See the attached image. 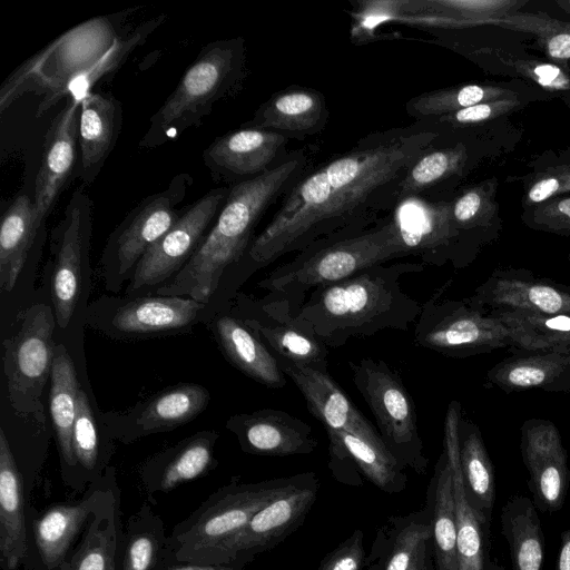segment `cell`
I'll list each match as a JSON object with an SVG mask.
<instances>
[{
  "instance_id": "cell-14",
  "label": "cell",
  "mask_w": 570,
  "mask_h": 570,
  "mask_svg": "<svg viewBox=\"0 0 570 570\" xmlns=\"http://www.w3.org/2000/svg\"><path fill=\"white\" fill-rule=\"evenodd\" d=\"M112 466L105 475L88 485L81 500L55 503L39 512L27 508L28 552L26 570H58L82 534L91 514L102 500Z\"/></svg>"
},
{
  "instance_id": "cell-33",
  "label": "cell",
  "mask_w": 570,
  "mask_h": 570,
  "mask_svg": "<svg viewBox=\"0 0 570 570\" xmlns=\"http://www.w3.org/2000/svg\"><path fill=\"white\" fill-rule=\"evenodd\" d=\"M79 389L72 358L62 344H56L50 374V414L59 448L62 481L77 492L81 491V487L72 450V428Z\"/></svg>"
},
{
  "instance_id": "cell-26",
  "label": "cell",
  "mask_w": 570,
  "mask_h": 570,
  "mask_svg": "<svg viewBox=\"0 0 570 570\" xmlns=\"http://www.w3.org/2000/svg\"><path fill=\"white\" fill-rule=\"evenodd\" d=\"M120 490L112 469L106 493L58 570H120Z\"/></svg>"
},
{
  "instance_id": "cell-60",
  "label": "cell",
  "mask_w": 570,
  "mask_h": 570,
  "mask_svg": "<svg viewBox=\"0 0 570 570\" xmlns=\"http://www.w3.org/2000/svg\"><path fill=\"white\" fill-rule=\"evenodd\" d=\"M568 262H569V264H570V254L568 255Z\"/></svg>"
},
{
  "instance_id": "cell-10",
  "label": "cell",
  "mask_w": 570,
  "mask_h": 570,
  "mask_svg": "<svg viewBox=\"0 0 570 570\" xmlns=\"http://www.w3.org/2000/svg\"><path fill=\"white\" fill-rule=\"evenodd\" d=\"M187 173L176 175L167 187L147 196L134 207L109 235L101 256L106 287L118 292L122 282L149 250L180 218L181 207L191 186Z\"/></svg>"
},
{
  "instance_id": "cell-56",
  "label": "cell",
  "mask_w": 570,
  "mask_h": 570,
  "mask_svg": "<svg viewBox=\"0 0 570 570\" xmlns=\"http://www.w3.org/2000/svg\"><path fill=\"white\" fill-rule=\"evenodd\" d=\"M406 570H435L431 539L425 540L420 546L414 559Z\"/></svg>"
},
{
  "instance_id": "cell-11",
  "label": "cell",
  "mask_w": 570,
  "mask_h": 570,
  "mask_svg": "<svg viewBox=\"0 0 570 570\" xmlns=\"http://www.w3.org/2000/svg\"><path fill=\"white\" fill-rule=\"evenodd\" d=\"M320 488L318 475L305 472L298 484L261 509L235 534L178 561L207 564L230 563L242 559L254 561L257 554L273 549L301 528L317 500Z\"/></svg>"
},
{
  "instance_id": "cell-20",
  "label": "cell",
  "mask_w": 570,
  "mask_h": 570,
  "mask_svg": "<svg viewBox=\"0 0 570 570\" xmlns=\"http://www.w3.org/2000/svg\"><path fill=\"white\" fill-rule=\"evenodd\" d=\"M285 136L242 127L216 138L203 153L213 179L230 186L254 178L282 163L289 153Z\"/></svg>"
},
{
  "instance_id": "cell-53",
  "label": "cell",
  "mask_w": 570,
  "mask_h": 570,
  "mask_svg": "<svg viewBox=\"0 0 570 570\" xmlns=\"http://www.w3.org/2000/svg\"><path fill=\"white\" fill-rule=\"evenodd\" d=\"M518 72L533 80L547 90L570 89L569 76L558 66L537 61H518L513 63Z\"/></svg>"
},
{
  "instance_id": "cell-9",
  "label": "cell",
  "mask_w": 570,
  "mask_h": 570,
  "mask_svg": "<svg viewBox=\"0 0 570 570\" xmlns=\"http://www.w3.org/2000/svg\"><path fill=\"white\" fill-rule=\"evenodd\" d=\"M449 283L439 288L423 305L414 323L416 346L446 357L465 358L512 351L514 342L509 328L489 312L476 308L465 298L444 297Z\"/></svg>"
},
{
  "instance_id": "cell-13",
  "label": "cell",
  "mask_w": 570,
  "mask_h": 570,
  "mask_svg": "<svg viewBox=\"0 0 570 570\" xmlns=\"http://www.w3.org/2000/svg\"><path fill=\"white\" fill-rule=\"evenodd\" d=\"M230 186L209 190L187 206L177 223L137 264L126 294L134 296L174 278L198 249L219 214Z\"/></svg>"
},
{
  "instance_id": "cell-51",
  "label": "cell",
  "mask_w": 570,
  "mask_h": 570,
  "mask_svg": "<svg viewBox=\"0 0 570 570\" xmlns=\"http://www.w3.org/2000/svg\"><path fill=\"white\" fill-rule=\"evenodd\" d=\"M365 559L364 533L355 529L322 559L316 570H364Z\"/></svg>"
},
{
  "instance_id": "cell-4",
  "label": "cell",
  "mask_w": 570,
  "mask_h": 570,
  "mask_svg": "<svg viewBox=\"0 0 570 570\" xmlns=\"http://www.w3.org/2000/svg\"><path fill=\"white\" fill-rule=\"evenodd\" d=\"M407 256L390 213L370 225L323 237L273 269L258 286L285 296L298 312L314 288Z\"/></svg>"
},
{
  "instance_id": "cell-28",
  "label": "cell",
  "mask_w": 570,
  "mask_h": 570,
  "mask_svg": "<svg viewBox=\"0 0 570 570\" xmlns=\"http://www.w3.org/2000/svg\"><path fill=\"white\" fill-rule=\"evenodd\" d=\"M24 479L11 445L0 429V570H19L28 552Z\"/></svg>"
},
{
  "instance_id": "cell-25",
  "label": "cell",
  "mask_w": 570,
  "mask_h": 570,
  "mask_svg": "<svg viewBox=\"0 0 570 570\" xmlns=\"http://www.w3.org/2000/svg\"><path fill=\"white\" fill-rule=\"evenodd\" d=\"M218 438L216 431H199L148 458L139 475L149 500L214 470L218 463L214 455Z\"/></svg>"
},
{
  "instance_id": "cell-36",
  "label": "cell",
  "mask_w": 570,
  "mask_h": 570,
  "mask_svg": "<svg viewBox=\"0 0 570 570\" xmlns=\"http://www.w3.org/2000/svg\"><path fill=\"white\" fill-rule=\"evenodd\" d=\"M442 137L415 160L399 183L393 195V207L411 197L438 199L450 181L463 176L470 163L468 145L464 141L441 145Z\"/></svg>"
},
{
  "instance_id": "cell-34",
  "label": "cell",
  "mask_w": 570,
  "mask_h": 570,
  "mask_svg": "<svg viewBox=\"0 0 570 570\" xmlns=\"http://www.w3.org/2000/svg\"><path fill=\"white\" fill-rule=\"evenodd\" d=\"M213 333L225 357L242 373L269 389L286 385L287 376L275 355L238 316L217 317Z\"/></svg>"
},
{
  "instance_id": "cell-27",
  "label": "cell",
  "mask_w": 570,
  "mask_h": 570,
  "mask_svg": "<svg viewBox=\"0 0 570 570\" xmlns=\"http://www.w3.org/2000/svg\"><path fill=\"white\" fill-rule=\"evenodd\" d=\"M462 415L460 402L451 401L443 426V450L453 479L459 570H487L490 530L481 523L466 500L460 468L458 429Z\"/></svg>"
},
{
  "instance_id": "cell-40",
  "label": "cell",
  "mask_w": 570,
  "mask_h": 570,
  "mask_svg": "<svg viewBox=\"0 0 570 570\" xmlns=\"http://www.w3.org/2000/svg\"><path fill=\"white\" fill-rule=\"evenodd\" d=\"M43 226L38 224L33 200L19 194L2 215L0 226V289L14 287L27 256Z\"/></svg>"
},
{
  "instance_id": "cell-23",
  "label": "cell",
  "mask_w": 570,
  "mask_h": 570,
  "mask_svg": "<svg viewBox=\"0 0 570 570\" xmlns=\"http://www.w3.org/2000/svg\"><path fill=\"white\" fill-rule=\"evenodd\" d=\"M80 101L68 97L65 107L51 121L45 136L33 196L40 226H43L55 207L75 167Z\"/></svg>"
},
{
  "instance_id": "cell-3",
  "label": "cell",
  "mask_w": 570,
  "mask_h": 570,
  "mask_svg": "<svg viewBox=\"0 0 570 570\" xmlns=\"http://www.w3.org/2000/svg\"><path fill=\"white\" fill-rule=\"evenodd\" d=\"M425 264H376L342 281L314 288L296 316L307 323L327 347L384 330L407 331L422 305L401 287V278L420 273Z\"/></svg>"
},
{
  "instance_id": "cell-32",
  "label": "cell",
  "mask_w": 570,
  "mask_h": 570,
  "mask_svg": "<svg viewBox=\"0 0 570 570\" xmlns=\"http://www.w3.org/2000/svg\"><path fill=\"white\" fill-rule=\"evenodd\" d=\"M497 190L498 180L493 177L451 198V218L459 235L454 268L461 269L472 264L482 247L498 236L500 222Z\"/></svg>"
},
{
  "instance_id": "cell-41",
  "label": "cell",
  "mask_w": 570,
  "mask_h": 570,
  "mask_svg": "<svg viewBox=\"0 0 570 570\" xmlns=\"http://www.w3.org/2000/svg\"><path fill=\"white\" fill-rule=\"evenodd\" d=\"M501 532L511 559V570H542L544 534L532 500L518 494L503 504Z\"/></svg>"
},
{
  "instance_id": "cell-50",
  "label": "cell",
  "mask_w": 570,
  "mask_h": 570,
  "mask_svg": "<svg viewBox=\"0 0 570 570\" xmlns=\"http://www.w3.org/2000/svg\"><path fill=\"white\" fill-rule=\"evenodd\" d=\"M521 219L531 229L570 237V194L523 208Z\"/></svg>"
},
{
  "instance_id": "cell-18",
  "label": "cell",
  "mask_w": 570,
  "mask_h": 570,
  "mask_svg": "<svg viewBox=\"0 0 570 570\" xmlns=\"http://www.w3.org/2000/svg\"><path fill=\"white\" fill-rule=\"evenodd\" d=\"M520 450L529 473L528 488L538 511L562 509L569 488L568 454L552 421L529 419L522 423Z\"/></svg>"
},
{
  "instance_id": "cell-52",
  "label": "cell",
  "mask_w": 570,
  "mask_h": 570,
  "mask_svg": "<svg viewBox=\"0 0 570 570\" xmlns=\"http://www.w3.org/2000/svg\"><path fill=\"white\" fill-rule=\"evenodd\" d=\"M328 438V468L333 476L348 485L362 484L358 469L346 448L331 429H324Z\"/></svg>"
},
{
  "instance_id": "cell-54",
  "label": "cell",
  "mask_w": 570,
  "mask_h": 570,
  "mask_svg": "<svg viewBox=\"0 0 570 570\" xmlns=\"http://www.w3.org/2000/svg\"><path fill=\"white\" fill-rule=\"evenodd\" d=\"M539 42L549 58L570 59V23L557 21L548 33L539 38Z\"/></svg>"
},
{
  "instance_id": "cell-8",
  "label": "cell",
  "mask_w": 570,
  "mask_h": 570,
  "mask_svg": "<svg viewBox=\"0 0 570 570\" xmlns=\"http://www.w3.org/2000/svg\"><path fill=\"white\" fill-rule=\"evenodd\" d=\"M352 382L370 407L380 436L403 468L425 474L429 459L417 428L413 400L400 375L381 358L348 362Z\"/></svg>"
},
{
  "instance_id": "cell-16",
  "label": "cell",
  "mask_w": 570,
  "mask_h": 570,
  "mask_svg": "<svg viewBox=\"0 0 570 570\" xmlns=\"http://www.w3.org/2000/svg\"><path fill=\"white\" fill-rule=\"evenodd\" d=\"M91 228L92 200L83 190L77 189L69 198L61 219L52 229L56 257L51 297L56 322L61 328L67 327L76 309Z\"/></svg>"
},
{
  "instance_id": "cell-17",
  "label": "cell",
  "mask_w": 570,
  "mask_h": 570,
  "mask_svg": "<svg viewBox=\"0 0 570 570\" xmlns=\"http://www.w3.org/2000/svg\"><path fill=\"white\" fill-rule=\"evenodd\" d=\"M465 299L485 312L503 309L570 316V286L525 268L494 269Z\"/></svg>"
},
{
  "instance_id": "cell-5",
  "label": "cell",
  "mask_w": 570,
  "mask_h": 570,
  "mask_svg": "<svg viewBox=\"0 0 570 570\" xmlns=\"http://www.w3.org/2000/svg\"><path fill=\"white\" fill-rule=\"evenodd\" d=\"M246 76L243 37L207 43L151 116L140 146L155 148L198 127L218 101L235 96L243 88Z\"/></svg>"
},
{
  "instance_id": "cell-1",
  "label": "cell",
  "mask_w": 570,
  "mask_h": 570,
  "mask_svg": "<svg viewBox=\"0 0 570 570\" xmlns=\"http://www.w3.org/2000/svg\"><path fill=\"white\" fill-rule=\"evenodd\" d=\"M442 136L423 121L363 136L294 184L245 256L264 267L323 237L377 222L393 209L396 186L411 166Z\"/></svg>"
},
{
  "instance_id": "cell-43",
  "label": "cell",
  "mask_w": 570,
  "mask_h": 570,
  "mask_svg": "<svg viewBox=\"0 0 570 570\" xmlns=\"http://www.w3.org/2000/svg\"><path fill=\"white\" fill-rule=\"evenodd\" d=\"M511 332L514 352L570 350V316L490 311Z\"/></svg>"
},
{
  "instance_id": "cell-19",
  "label": "cell",
  "mask_w": 570,
  "mask_h": 570,
  "mask_svg": "<svg viewBox=\"0 0 570 570\" xmlns=\"http://www.w3.org/2000/svg\"><path fill=\"white\" fill-rule=\"evenodd\" d=\"M390 216L407 256H417L425 265L453 266L459 235L451 218V199L406 198Z\"/></svg>"
},
{
  "instance_id": "cell-31",
  "label": "cell",
  "mask_w": 570,
  "mask_h": 570,
  "mask_svg": "<svg viewBox=\"0 0 570 570\" xmlns=\"http://www.w3.org/2000/svg\"><path fill=\"white\" fill-rule=\"evenodd\" d=\"M485 385L504 393H570V350L514 352L488 370Z\"/></svg>"
},
{
  "instance_id": "cell-48",
  "label": "cell",
  "mask_w": 570,
  "mask_h": 570,
  "mask_svg": "<svg viewBox=\"0 0 570 570\" xmlns=\"http://www.w3.org/2000/svg\"><path fill=\"white\" fill-rule=\"evenodd\" d=\"M524 181L522 207H531L570 193V160H554L520 178Z\"/></svg>"
},
{
  "instance_id": "cell-58",
  "label": "cell",
  "mask_w": 570,
  "mask_h": 570,
  "mask_svg": "<svg viewBox=\"0 0 570 570\" xmlns=\"http://www.w3.org/2000/svg\"><path fill=\"white\" fill-rule=\"evenodd\" d=\"M487 570H505L503 566L499 564L495 561H489L487 566Z\"/></svg>"
},
{
  "instance_id": "cell-57",
  "label": "cell",
  "mask_w": 570,
  "mask_h": 570,
  "mask_svg": "<svg viewBox=\"0 0 570 570\" xmlns=\"http://www.w3.org/2000/svg\"><path fill=\"white\" fill-rule=\"evenodd\" d=\"M556 570H570V528L561 534Z\"/></svg>"
},
{
  "instance_id": "cell-47",
  "label": "cell",
  "mask_w": 570,
  "mask_h": 570,
  "mask_svg": "<svg viewBox=\"0 0 570 570\" xmlns=\"http://www.w3.org/2000/svg\"><path fill=\"white\" fill-rule=\"evenodd\" d=\"M161 21L163 17L146 21L138 26L128 37H119L91 68L68 83L61 92L59 101L68 97L81 100L85 95L92 91L91 89L99 80H102L108 73L117 70L130 52L141 45L147 36H149Z\"/></svg>"
},
{
  "instance_id": "cell-37",
  "label": "cell",
  "mask_w": 570,
  "mask_h": 570,
  "mask_svg": "<svg viewBox=\"0 0 570 570\" xmlns=\"http://www.w3.org/2000/svg\"><path fill=\"white\" fill-rule=\"evenodd\" d=\"M209 400L208 390L199 384L179 383L167 387L137 411L134 428L124 438V442L181 426L199 415Z\"/></svg>"
},
{
  "instance_id": "cell-35",
  "label": "cell",
  "mask_w": 570,
  "mask_h": 570,
  "mask_svg": "<svg viewBox=\"0 0 570 570\" xmlns=\"http://www.w3.org/2000/svg\"><path fill=\"white\" fill-rule=\"evenodd\" d=\"M431 539L426 505L403 515H391L376 530L364 570H406L420 546Z\"/></svg>"
},
{
  "instance_id": "cell-42",
  "label": "cell",
  "mask_w": 570,
  "mask_h": 570,
  "mask_svg": "<svg viewBox=\"0 0 570 570\" xmlns=\"http://www.w3.org/2000/svg\"><path fill=\"white\" fill-rule=\"evenodd\" d=\"M167 539L161 518L149 504H142L122 532L120 570H159L167 563Z\"/></svg>"
},
{
  "instance_id": "cell-29",
  "label": "cell",
  "mask_w": 570,
  "mask_h": 570,
  "mask_svg": "<svg viewBox=\"0 0 570 570\" xmlns=\"http://www.w3.org/2000/svg\"><path fill=\"white\" fill-rule=\"evenodd\" d=\"M328 117L322 92L308 87L289 86L273 94L244 126L274 131L289 140H302L321 132Z\"/></svg>"
},
{
  "instance_id": "cell-39",
  "label": "cell",
  "mask_w": 570,
  "mask_h": 570,
  "mask_svg": "<svg viewBox=\"0 0 570 570\" xmlns=\"http://www.w3.org/2000/svg\"><path fill=\"white\" fill-rule=\"evenodd\" d=\"M425 505L431 518V542L435 570H459L456 515L450 461L443 450L434 465Z\"/></svg>"
},
{
  "instance_id": "cell-45",
  "label": "cell",
  "mask_w": 570,
  "mask_h": 570,
  "mask_svg": "<svg viewBox=\"0 0 570 570\" xmlns=\"http://www.w3.org/2000/svg\"><path fill=\"white\" fill-rule=\"evenodd\" d=\"M332 431L346 448L358 471L376 488L389 494L405 490L407 484L405 469L389 453L350 432Z\"/></svg>"
},
{
  "instance_id": "cell-55",
  "label": "cell",
  "mask_w": 570,
  "mask_h": 570,
  "mask_svg": "<svg viewBox=\"0 0 570 570\" xmlns=\"http://www.w3.org/2000/svg\"><path fill=\"white\" fill-rule=\"evenodd\" d=\"M250 561L242 559L230 563L207 564L197 562H168L159 570H243Z\"/></svg>"
},
{
  "instance_id": "cell-2",
  "label": "cell",
  "mask_w": 570,
  "mask_h": 570,
  "mask_svg": "<svg viewBox=\"0 0 570 570\" xmlns=\"http://www.w3.org/2000/svg\"><path fill=\"white\" fill-rule=\"evenodd\" d=\"M308 163L304 149L294 150L264 174L229 185L224 206L198 249L183 269L155 293L190 297L206 304L226 269L245 257L266 210L309 169Z\"/></svg>"
},
{
  "instance_id": "cell-30",
  "label": "cell",
  "mask_w": 570,
  "mask_h": 570,
  "mask_svg": "<svg viewBox=\"0 0 570 570\" xmlns=\"http://www.w3.org/2000/svg\"><path fill=\"white\" fill-rule=\"evenodd\" d=\"M122 125V107L110 94L90 91L81 98L79 112L78 177L90 185L114 150Z\"/></svg>"
},
{
  "instance_id": "cell-7",
  "label": "cell",
  "mask_w": 570,
  "mask_h": 570,
  "mask_svg": "<svg viewBox=\"0 0 570 570\" xmlns=\"http://www.w3.org/2000/svg\"><path fill=\"white\" fill-rule=\"evenodd\" d=\"M304 474L253 483L233 481L219 488L175 525L167 539V563L235 534L261 509L298 484Z\"/></svg>"
},
{
  "instance_id": "cell-22",
  "label": "cell",
  "mask_w": 570,
  "mask_h": 570,
  "mask_svg": "<svg viewBox=\"0 0 570 570\" xmlns=\"http://www.w3.org/2000/svg\"><path fill=\"white\" fill-rule=\"evenodd\" d=\"M205 308V303L185 296L156 294L121 299L99 328L122 338L179 333L195 325Z\"/></svg>"
},
{
  "instance_id": "cell-49",
  "label": "cell",
  "mask_w": 570,
  "mask_h": 570,
  "mask_svg": "<svg viewBox=\"0 0 570 570\" xmlns=\"http://www.w3.org/2000/svg\"><path fill=\"white\" fill-rule=\"evenodd\" d=\"M519 106L520 101L517 98H507L481 102L445 116L419 121H423L446 135L456 129L481 125L497 117L509 114L517 109Z\"/></svg>"
},
{
  "instance_id": "cell-59",
  "label": "cell",
  "mask_w": 570,
  "mask_h": 570,
  "mask_svg": "<svg viewBox=\"0 0 570 570\" xmlns=\"http://www.w3.org/2000/svg\"><path fill=\"white\" fill-rule=\"evenodd\" d=\"M566 12L570 14V0L557 2Z\"/></svg>"
},
{
  "instance_id": "cell-24",
  "label": "cell",
  "mask_w": 570,
  "mask_h": 570,
  "mask_svg": "<svg viewBox=\"0 0 570 570\" xmlns=\"http://www.w3.org/2000/svg\"><path fill=\"white\" fill-rule=\"evenodd\" d=\"M226 428L244 452L255 455H304L318 445L309 424L282 410L235 414L227 420Z\"/></svg>"
},
{
  "instance_id": "cell-21",
  "label": "cell",
  "mask_w": 570,
  "mask_h": 570,
  "mask_svg": "<svg viewBox=\"0 0 570 570\" xmlns=\"http://www.w3.org/2000/svg\"><path fill=\"white\" fill-rule=\"evenodd\" d=\"M276 360L284 374L295 383L302 393L311 414L323 424L324 429L350 432L389 453L379 431L348 399L328 372L299 366L282 358Z\"/></svg>"
},
{
  "instance_id": "cell-46",
  "label": "cell",
  "mask_w": 570,
  "mask_h": 570,
  "mask_svg": "<svg viewBox=\"0 0 570 570\" xmlns=\"http://www.w3.org/2000/svg\"><path fill=\"white\" fill-rule=\"evenodd\" d=\"M72 450L78 464L81 490L100 480L107 468L100 459L99 439L90 402L86 392L79 389L76 401V416L72 428Z\"/></svg>"
},
{
  "instance_id": "cell-44",
  "label": "cell",
  "mask_w": 570,
  "mask_h": 570,
  "mask_svg": "<svg viewBox=\"0 0 570 570\" xmlns=\"http://www.w3.org/2000/svg\"><path fill=\"white\" fill-rule=\"evenodd\" d=\"M507 98H517V94L497 86L468 83L422 92L405 104V111L419 121Z\"/></svg>"
},
{
  "instance_id": "cell-38",
  "label": "cell",
  "mask_w": 570,
  "mask_h": 570,
  "mask_svg": "<svg viewBox=\"0 0 570 570\" xmlns=\"http://www.w3.org/2000/svg\"><path fill=\"white\" fill-rule=\"evenodd\" d=\"M459 460L466 500L490 530L495 501L493 464L479 426L462 415L458 429Z\"/></svg>"
},
{
  "instance_id": "cell-6",
  "label": "cell",
  "mask_w": 570,
  "mask_h": 570,
  "mask_svg": "<svg viewBox=\"0 0 570 570\" xmlns=\"http://www.w3.org/2000/svg\"><path fill=\"white\" fill-rule=\"evenodd\" d=\"M118 38L107 17L92 18L68 30L6 79L0 88L1 112L21 95L35 92L43 96L37 110L40 117L59 101L68 83L91 68Z\"/></svg>"
},
{
  "instance_id": "cell-15",
  "label": "cell",
  "mask_w": 570,
  "mask_h": 570,
  "mask_svg": "<svg viewBox=\"0 0 570 570\" xmlns=\"http://www.w3.org/2000/svg\"><path fill=\"white\" fill-rule=\"evenodd\" d=\"M239 318L275 355L293 364L327 372V346L307 323L296 316L291 302L277 293L263 298L240 296Z\"/></svg>"
},
{
  "instance_id": "cell-12",
  "label": "cell",
  "mask_w": 570,
  "mask_h": 570,
  "mask_svg": "<svg viewBox=\"0 0 570 570\" xmlns=\"http://www.w3.org/2000/svg\"><path fill=\"white\" fill-rule=\"evenodd\" d=\"M56 324L53 308L36 304L23 313L16 335L3 341L9 400L19 414L40 409V396L51 374Z\"/></svg>"
}]
</instances>
